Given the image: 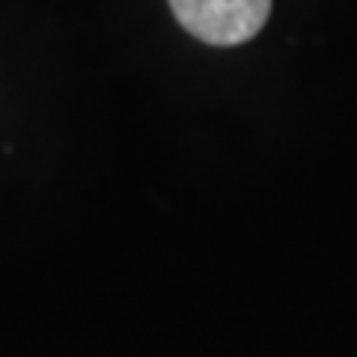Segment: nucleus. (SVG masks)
Segmentation results:
<instances>
[{
	"mask_svg": "<svg viewBox=\"0 0 357 357\" xmlns=\"http://www.w3.org/2000/svg\"><path fill=\"white\" fill-rule=\"evenodd\" d=\"M173 15L191 36L208 45H241L271 15V0H170Z\"/></svg>",
	"mask_w": 357,
	"mask_h": 357,
	"instance_id": "nucleus-1",
	"label": "nucleus"
}]
</instances>
